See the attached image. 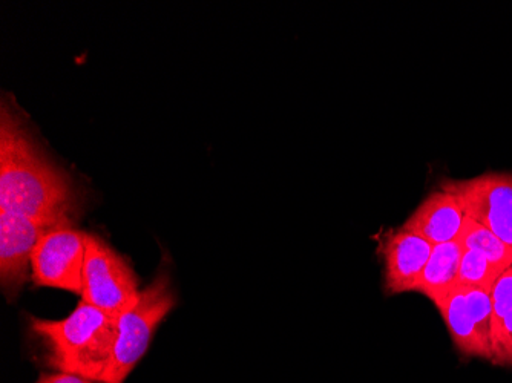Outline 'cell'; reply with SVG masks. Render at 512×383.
I'll return each mask as SVG.
<instances>
[{
  "label": "cell",
  "mask_w": 512,
  "mask_h": 383,
  "mask_svg": "<svg viewBox=\"0 0 512 383\" xmlns=\"http://www.w3.org/2000/svg\"><path fill=\"white\" fill-rule=\"evenodd\" d=\"M117 318L80 301L65 319L31 318L30 327L42 341L53 370L103 382L114 356Z\"/></svg>",
  "instance_id": "2"
},
{
  "label": "cell",
  "mask_w": 512,
  "mask_h": 383,
  "mask_svg": "<svg viewBox=\"0 0 512 383\" xmlns=\"http://www.w3.org/2000/svg\"><path fill=\"white\" fill-rule=\"evenodd\" d=\"M463 252L459 239L434 246L414 292L427 296L436 308L442 307L456 289Z\"/></svg>",
  "instance_id": "11"
},
{
  "label": "cell",
  "mask_w": 512,
  "mask_h": 383,
  "mask_svg": "<svg viewBox=\"0 0 512 383\" xmlns=\"http://www.w3.org/2000/svg\"><path fill=\"white\" fill-rule=\"evenodd\" d=\"M491 304V364L512 368V267L494 284L491 290Z\"/></svg>",
  "instance_id": "12"
},
{
  "label": "cell",
  "mask_w": 512,
  "mask_h": 383,
  "mask_svg": "<svg viewBox=\"0 0 512 383\" xmlns=\"http://www.w3.org/2000/svg\"><path fill=\"white\" fill-rule=\"evenodd\" d=\"M76 187L46 157L13 105L0 111V210L73 226Z\"/></svg>",
  "instance_id": "1"
},
{
  "label": "cell",
  "mask_w": 512,
  "mask_h": 383,
  "mask_svg": "<svg viewBox=\"0 0 512 383\" xmlns=\"http://www.w3.org/2000/svg\"><path fill=\"white\" fill-rule=\"evenodd\" d=\"M36 383H103L96 380L83 379V377L73 376V374L54 373L42 374Z\"/></svg>",
  "instance_id": "15"
},
{
  "label": "cell",
  "mask_w": 512,
  "mask_h": 383,
  "mask_svg": "<svg viewBox=\"0 0 512 383\" xmlns=\"http://www.w3.org/2000/svg\"><path fill=\"white\" fill-rule=\"evenodd\" d=\"M142 290L129 262L94 233L86 235L82 301L109 315L125 313Z\"/></svg>",
  "instance_id": "4"
},
{
  "label": "cell",
  "mask_w": 512,
  "mask_h": 383,
  "mask_svg": "<svg viewBox=\"0 0 512 383\" xmlns=\"http://www.w3.org/2000/svg\"><path fill=\"white\" fill-rule=\"evenodd\" d=\"M177 304L171 278L160 272L138 295L137 301L117 318V339L111 367L103 383H123L142 361L158 325Z\"/></svg>",
  "instance_id": "3"
},
{
  "label": "cell",
  "mask_w": 512,
  "mask_h": 383,
  "mask_svg": "<svg viewBox=\"0 0 512 383\" xmlns=\"http://www.w3.org/2000/svg\"><path fill=\"white\" fill-rule=\"evenodd\" d=\"M465 220L467 215L459 200L439 187L417 206L401 227L437 246L456 241L462 233Z\"/></svg>",
  "instance_id": "10"
},
{
  "label": "cell",
  "mask_w": 512,
  "mask_h": 383,
  "mask_svg": "<svg viewBox=\"0 0 512 383\" xmlns=\"http://www.w3.org/2000/svg\"><path fill=\"white\" fill-rule=\"evenodd\" d=\"M459 200L463 212L512 247V174L488 172L468 180L440 183Z\"/></svg>",
  "instance_id": "5"
},
{
  "label": "cell",
  "mask_w": 512,
  "mask_h": 383,
  "mask_svg": "<svg viewBox=\"0 0 512 383\" xmlns=\"http://www.w3.org/2000/svg\"><path fill=\"white\" fill-rule=\"evenodd\" d=\"M86 235L73 226H63L42 236L31 256L34 284L82 295Z\"/></svg>",
  "instance_id": "6"
},
{
  "label": "cell",
  "mask_w": 512,
  "mask_h": 383,
  "mask_svg": "<svg viewBox=\"0 0 512 383\" xmlns=\"http://www.w3.org/2000/svg\"><path fill=\"white\" fill-rule=\"evenodd\" d=\"M463 249L477 250L482 253L491 264L500 267L502 270H509L512 267V247L503 243L494 233L485 227L480 226L476 221L467 217L463 224L462 233L459 238Z\"/></svg>",
  "instance_id": "13"
},
{
  "label": "cell",
  "mask_w": 512,
  "mask_h": 383,
  "mask_svg": "<svg viewBox=\"0 0 512 383\" xmlns=\"http://www.w3.org/2000/svg\"><path fill=\"white\" fill-rule=\"evenodd\" d=\"M454 347L467 357L493 361L491 345V293L477 287H456L437 308Z\"/></svg>",
  "instance_id": "7"
},
{
  "label": "cell",
  "mask_w": 512,
  "mask_h": 383,
  "mask_svg": "<svg viewBox=\"0 0 512 383\" xmlns=\"http://www.w3.org/2000/svg\"><path fill=\"white\" fill-rule=\"evenodd\" d=\"M69 224L0 210V284L8 301H13L28 279L31 256L42 236Z\"/></svg>",
  "instance_id": "8"
},
{
  "label": "cell",
  "mask_w": 512,
  "mask_h": 383,
  "mask_svg": "<svg viewBox=\"0 0 512 383\" xmlns=\"http://www.w3.org/2000/svg\"><path fill=\"white\" fill-rule=\"evenodd\" d=\"M433 247L427 239L402 227L379 236L378 253L384 262L385 296L416 290Z\"/></svg>",
  "instance_id": "9"
},
{
  "label": "cell",
  "mask_w": 512,
  "mask_h": 383,
  "mask_svg": "<svg viewBox=\"0 0 512 383\" xmlns=\"http://www.w3.org/2000/svg\"><path fill=\"white\" fill-rule=\"evenodd\" d=\"M503 273L505 270L491 264L482 253L465 249L460 261L456 287H477L491 293L494 284Z\"/></svg>",
  "instance_id": "14"
}]
</instances>
